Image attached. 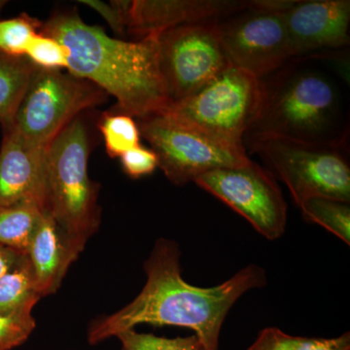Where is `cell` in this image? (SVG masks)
<instances>
[{"label":"cell","mask_w":350,"mask_h":350,"mask_svg":"<svg viewBox=\"0 0 350 350\" xmlns=\"http://www.w3.org/2000/svg\"><path fill=\"white\" fill-rule=\"evenodd\" d=\"M25 57L36 68L45 70L68 68V51L57 39L42 32H38L32 38Z\"/></svg>","instance_id":"23"},{"label":"cell","mask_w":350,"mask_h":350,"mask_svg":"<svg viewBox=\"0 0 350 350\" xmlns=\"http://www.w3.org/2000/svg\"><path fill=\"white\" fill-rule=\"evenodd\" d=\"M244 0H135L131 1L128 29L140 39L208 21H219L248 8Z\"/></svg>","instance_id":"14"},{"label":"cell","mask_w":350,"mask_h":350,"mask_svg":"<svg viewBox=\"0 0 350 350\" xmlns=\"http://www.w3.org/2000/svg\"><path fill=\"white\" fill-rule=\"evenodd\" d=\"M85 246L42 211L27 252L41 296L56 293Z\"/></svg>","instance_id":"15"},{"label":"cell","mask_w":350,"mask_h":350,"mask_svg":"<svg viewBox=\"0 0 350 350\" xmlns=\"http://www.w3.org/2000/svg\"><path fill=\"white\" fill-rule=\"evenodd\" d=\"M120 160L125 174L133 179L150 175L159 167L155 152L142 145L124 153Z\"/></svg>","instance_id":"26"},{"label":"cell","mask_w":350,"mask_h":350,"mask_svg":"<svg viewBox=\"0 0 350 350\" xmlns=\"http://www.w3.org/2000/svg\"><path fill=\"white\" fill-rule=\"evenodd\" d=\"M230 64L262 79L293 59L282 14L243 9L218 21Z\"/></svg>","instance_id":"11"},{"label":"cell","mask_w":350,"mask_h":350,"mask_svg":"<svg viewBox=\"0 0 350 350\" xmlns=\"http://www.w3.org/2000/svg\"><path fill=\"white\" fill-rule=\"evenodd\" d=\"M80 3L84 4L100 14L113 31L117 34H124L128 29L129 10H130L131 1L125 0H114V1L105 3L100 0H81Z\"/></svg>","instance_id":"27"},{"label":"cell","mask_w":350,"mask_h":350,"mask_svg":"<svg viewBox=\"0 0 350 350\" xmlns=\"http://www.w3.org/2000/svg\"><path fill=\"white\" fill-rule=\"evenodd\" d=\"M107 96L93 83L70 73L38 68L32 76L9 131L34 146L48 148L80 113L100 105Z\"/></svg>","instance_id":"8"},{"label":"cell","mask_w":350,"mask_h":350,"mask_svg":"<svg viewBox=\"0 0 350 350\" xmlns=\"http://www.w3.org/2000/svg\"><path fill=\"white\" fill-rule=\"evenodd\" d=\"M48 148L25 142L12 131H3L0 147V208L45 206V157Z\"/></svg>","instance_id":"13"},{"label":"cell","mask_w":350,"mask_h":350,"mask_svg":"<svg viewBox=\"0 0 350 350\" xmlns=\"http://www.w3.org/2000/svg\"><path fill=\"white\" fill-rule=\"evenodd\" d=\"M42 25V22L27 13L0 20V53L11 57H25L32 38Z\"/></svg>","instance_id":"22"},{"label":"cell","mask_w":350,"mask_h":350,"mask_svg":"<svg viewBox=\"0 0 350 350\" xmlns=\"http://www.w3.org/2000/svg\"><path fill=\"white\" fill-rule=\"evenodd\" d=\"M160 69L170 103L184 100L229 68L218 21L181 25L158 36Z\"/></svg>","instance_id":"9"},{"label":"cell","mask_w":350,"mask_h":350,"mask_svg":"<svg viewBox=\"0 0 350 350\" xmlns=\"http://www.w3.org/2000/svg\"><path fill=\"white\" fill-rule=\"evenodd\" d=\"M275 178L286 184L297 206L312 197L350 202V167L344 147L269 137L246 145Z\"/></svg>","instance_id":"6"},{"label":"cell","mask_w":350,"mask_h":350,"mask_svg":"<svg viewBox=\"0 0 350 350\" xmlns=\"http://www.w3.org/2000/svg\"><path fill=\"white\" fill-rule=\"evenodd\" d=\"M116 338L121 342L122 350H204L195 335L169 338L138 333L133 329L120 334Z\"/></svg>","instance_id":"24"},{"label":"cell","mask_w":350,"mask_h":350,"mask_svg":"<svg viewBox=\"0 0 350 350\" xmlns=\"http://www.w3.org/2000/svg\"><path fill=\"white\" fill-rule=\"evenodd\" d=\"M7 1H1L0 0V12H1L2 9H3V7L6 5Z\"/></svg>","instance_id":"29"},{"label":"cell","mask_w":350,"mask_h":350,"mask_svg":"<svg viewBox=\"0 0 350 350\" xmlns=\"http://www.w3.org/2000/svg\"><path fill=\"white\" fill-rule=\"evenodd\" d=\"M91 138L76 117L51 142L45 157V206L66 232L84 245L100 224V185L90 178Z\"/></svg>","instance_id":"4"},{"label":"cell","mask_w":350,"mask_h":350,"mask_svg":"<svg viewBox=\"0 0 350 350\" xmlns=\"http://www.w3.org/2000/svg\"><path fill=\"white\" fill-rule=\"evenodd\" d=\"M261 81V107L244 135V147L278 137L347 148V98L325 66H315L308 57H296Z\"/></svg>","instance_id":"3"},{"label":"cell","mask_w":350,"mask_h":350,"mask_svg":"<svg viewBox=\"0 0 350 350\" xmlns=\"http://www.w3.org/2000/svg\"><path fill=\"white\" fill-rule=\"evenodd\" d=\"M36 325L32 310L0 313V350H11L24 344Z\"/></svg>","instance_id":"25"},{"label":"cell","mask_w":350,"mask_h":350,"mask_svg":"<svg viewBox=\"0 0 350 350\" xmlns=\"http://www.w3.org/2000/svg\"><path fill=\"white\" fill-rule=\"evenodd\" d=\"M180 254L174 241L158 239L144 262V289L118 312L94 320L88 342L98 345L140 324H150L191 329L204 350H219L221 329L232 306L246 292L265 286L266 273L250 265L217 286H194L182 276Z\"/></svg>","instance_id":"1"},{"label":"cell","mask_w":350,"mask_h":350,"mask_svg":"<svg viewBox=\"0 0 350 350\" xmlns=\"http://www.w3.org/2000/svg\"><path fill=\"white\" fill-rule=\"evenodd\" d=\"M282 15L293 59L349 45V0H297Z\"/></svg>","instance_id":"12"},{"label":"cell","mask_w":350,"mask_h":350,"mask_svg":"<svg viewBox=\"0 0 350 350\" xmlns=\"http://www.w3.org/2000/svg\"><path fill=\"white\" fill-rule=\"evenodd\" d=\"M262 98L261 79L230 66L196 93L170 103L161 113L244 147V135L257 118Z\"/></svg>","instance_id":"5"},{"label":"cell","mask_w":350,"mask_h":350,"mask_svg":"<svg viewBox=\"0 0 350 350\" xmlns=\"http://www.w3.org/2000/svg\"><path fill=\"white\" fill-rule=\"evenodd\" d=\"M27 255L12 248L0 245V278L24 261Z\"/></svg>","instance_id":"28"},{"label":"cell","mask_w":350,"mask_h":350,"mask_svg":"<svg viewBox=\"0 0 350 350\" xmlns=\"http://www.w3.org/2000/svg\"><path fill=\"white\" fill-rule=\"evenodd\" d=\"M194 183L241 214L267 239L275 241L284 234L287 204L282 189L257 163L213 170Z\"/></svg>","instance_id":"10"},{"label":"cell","mask_w":350,"mask_h":350,"mask_svg":"<svg viewBox=\"0 0 350 350\" xmlns=\"http://www.w3.org/2000/svg\"><path fill=\"white\" fill-rule=\"evenodd\" d=\"M40 32L68 51V73L114 96L121 113L140 119L170 105L160 69L158 36L135 42L112 38L100 27L85 24L76 11L54 14Z\"/></svg>","instance_id":"2"},{"label":"cell","mask_w":350,"mask_h":350,"mask_svg":"<svg viewBox=\"0 0 350 350\" xmlns=\"http://www.w3.org/2000/svg\"><path fill=\"white\" fill-rule=\"evenodd\" d=\"M140 135L151 145L159 167L174 185L194 182L213 170L250 162L245 147L229 144L206 131L163 114L139 119Z\"/></svg>","instance_id":"7"},{"label":"cell","mask_w":350,"mask_h":350,"mask_svg":"<svg viewBox=\"0 0 350 350\" xmlns=\"http://www.w3.org/2000/svg\"><path fill=\"white\" fill-rule=\"evenodd\" d=\"M306 221L320 225L350 245L349 202L327 197H312L299 206Z\"/></svg>","instance_id":"19"},{"label":"cell","mask_w":350,"mask_h":350,"mask_svg":"<svg viewBox=\"0 0 350 350\" xmlns=\"http://www.w3.org/2000/svg\"><path fill=\"white\" fill-rule=\"evenodd\" d=\"M38 69L25 57L0 53V125L3 131L12 128L21 100Z\"/></svg>","instance_id":"16"},{"label":"cell","mask_w":350,"mask_h":350,"mask_svg":"<svg viewBox=\"0 0 350 350\" xmlns=\"http://www.w3.org/2000/svg\"><path fill=\"white\" fill-rule=\"evenodd\" d=\"M100 130L105 138L108 155L121 157L140 145V131L133 117L124 113L105 114L100 120Z\"/></svg>","instance_id":"21"},{"label":"cell","mask_w":350,"mask_h":350,"mask_svg":"<svg viewBox=\"0 0 350 350\" xmlns=\"http://www.w3.org/2000/svg\"><path fill=\"white\" fill-rule=\"evenodd\" d=\"M42 211L31 204L0 208V245L27 255Z\"/></svg>","instance_id":"18"},{"label":"cell","mask_w":350,"mask_h":350,"mask_svg":"<svg viewBox=\"0 0 350 350\" xmlns=\"http://www.w3.org/2000/svg\"><path fill=\"white\" fill-rule=\"evenodd\" d=\"M350 333L338 338H317L295 337L278 328L260 332L256 340L247 350H349Z\"/></svg>","instance_id":"20"},{"label":"cell","mask_w":350,"mask_h":350,"mask_svg":"<svg viewBox=\"0 0 350 350\" xmlns=\"http://www.w3.org/2000/svg\"><path fill=\"white\" fill-rule=\"evenodd\" d=\"M41 298L27 256L0 278V313L32 310Z\"/></svg>","instance_id":"17"}]
</instances>
